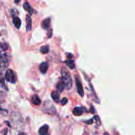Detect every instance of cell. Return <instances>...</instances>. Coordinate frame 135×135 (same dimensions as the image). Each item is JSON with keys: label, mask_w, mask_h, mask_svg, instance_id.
Returning <instances> with one entry per match:
<instances>
[{"label": "cell", "mask_w": 135, "mask_h": 135, "mask_svg": "<svg viewBox=\"0 0 135 135\" xmlns=\"http://www.w3.org/2000/svg\"><path fill=\"white\" fill-rule=\"evenodd\" d=\"M40 52L43 54H47V53L49 52V51H50V50H49V46H42V47H40Z\"/></svg>", "instance_id": "obj_17"}, {"label": "cell", "mask_w": 135, "mask_h": 135, "mask_svg": "<svg viewBox=\"0 0 135 135\" xmlns=\"http://www.w3.org/2000/svg\"><path fill=\"white\" fill-rule=\"evenodd\" d=\"M66 63V65L69 67L70 69H73L75 68V63H74V61L72 59H69V60H67L65 61Z\"/></svg>", "instance_id": "obj_16"}, {"label": "cell", "mask_w": 135, "mask_h": 135, "mask_svg": "<svg viewBox=\"0 0 135 135\" xmlns=\"http://www.w3.org/2000/svg\"><path fill=\"white\" fill-rule=\"evenodd\" d=\"M32 102L33 103V104L36 105H39L41 104V100L38 95L35 94L32 97Z\"/></svg>", "instance_id": "obj_12"}, {"label": "cell", "mask_w": 135, "mask_h": 135, "mask_svg": "<svg viewBox=\"0 0 135 135\" xmlns=\"http://www.w3.org/2000/svg\"><path fill=\"white\" fill-rule=\"evenodd\" d=\"M75 82H76V88H77V92L81 97L84 96V90H83V85H82L81 82L79 80V79L76 76H75Z\"/></svg>", "instance_id": "obj_5"}, {"label": "cell", "mask_w": 135, "mask_h": 135, "mask_svg": "<svg viewBox=\"0 0 135 135\" xmlns=\"http://www.w3.org/2000/svg\"><path fill=\"white\" fill-rule=\"evenodd\" d=\"M18 135H26V134H25V133H20Z\"/></svg>", "instance_id": "obj_21"}, {"label": "cell", "mask_w": 135, "mask_h": 135, "mask_svg": "<svg viewBox=\"0 0 135 135\" xmlns=\"http://www.w3.org/2000/svg\"><path fill=\"white\" fill-rule=\"evenodd\" d=\"M48 67L49 65L47 62H42V63H40V65L39 66L40 71L42 74H46L47 73V70H48Z\"/></svg>", "instance_id": "obj_7"}, {"label": "cell", "mask_w": 135, "mask_h": 135, "mask_svg": "<svg viewBox=\"0 0 135 135\" xmlns=\"http://www.w3.org/2000/svg\"><path fill=\"white\" fill-rule=\"evenodd\" d=\"M104 135H109V134H108V133H104Z\"/></svg>", "instance_id": "obj_22"}, {"label": "cell", "mask_w": 135, "mask_h": 135, "mask_svg": "<svg viewBox=\"0 0 135 135\" xmlns=\"http://www.w3.org/2000/svg\"><path fill=\"white\" fill-rule=\"evenodd\" d=\"M51 98H52L53 100H54L55 102H59L60 98H59V93H58L57 91H54V92H51Z\"/></svg>", "instance_id": "obj_14"}, {"label": "cell", "mask_w": 135, "mask_h": 135, "mask_svg": "<svg viewBox=\"0 0 135 135\" xmlns=\"http://www.w3.org/2000/svg\"><path fill=\"white\" fill-rule=\"evenodd\" d=\"M93 119H90V120H88V121H87V122H85L86 123H87V124H88V125H89V124H91L92 123V122H93Z\"/></svg>", "instance_id": "obj_20"}, {"label": "cell", "mask_w": 135, "mask_h": 135, "mask_svg": "<svg viewBox=\"0 0 135 135\" xmlns=\"http://www.w3.org/2000/svg\"><path fill=\"white\" fill-rule=\"evenodd\" d=\"M65 88V86L64 84H63L61 81L59 82V83H57V90L58 92H63V90H64Z\"/></svg>", "instance_id": "obj_15"}, {"label": "cell", "mask_w": 135, "mask_h": 135, "mask_svg": "<svg viewBox=\"0 0 135 135\" xmlns=\"http://www.w3.org/2000/svg\"><path fill=\"white\" fill-rule=\"evenodd\" d=\"M13 23L14 26H15L17 28H20L21 26V21L19 18V17H17V16H13Z\"/></svg>", "instance_id": "obj_8"}, {"label": "cell", "mask_w": 135, "mask_h": 135, "mask_svg": "<svg viewBox=\"0 0 135 135\" xmlns=\"http://www.w3.org/2000/svg\"><path fill=\"white\" fill-rule=\"evenodd\" d=\"M43 111L45 113L50 115H54L55 113V108L50 101H47L44 103L43 106Z\"/></svg>", "instance_id": "obj_3"}, {"label": "cell", "mask_w": 135, "mask_h": 135, "mask_svg": "<svg viewBox=\"0 0 135 135\" xmlns=\"http://www.w3.org/2000/svg\"><path fill=\"white\" fill-rule=\"evenodd\" d=\"M2 111H3V109H1V108H0V112H2Z\"/></svg>", "instance_id": "obj_23"}, {"label": "cell", "mask_w": 135, "mask_h": 135, "mask_svg": "<svg viewBox=\"0 0 135 135\" xmlns=\"http://www.w3.org/2000/svg\"><path fill=\"white\" fill-rule=\"evenodd\" d=\"M83 113V108H81V107H76V108H75V109H74L73 110V114L75 115V116L81 115Z\"/></svg>", "instance_id": "obj_13"}, {"label": "cell", "mask_w": 135, "mask_h": 135, "mask_svg": "<svg viewBox=\"0 0 135 135\" xmlns=\"http://www.w3.org/2000/svg\"><path fill=\"white\" fill-rule=\"evenodd\" d=\"M11 60V57L8 53H1L0 54V67L1 69H5L7 67Z\"/></svg>", "instance_id": "obj_2"}, {"label": "cell", "mask_w": 135, "mask_h": 135, "mask_svg": "<svg viewBox=\"0 0 135 135\" xmlns=\"http://www.w3.org/2000/svg\"><path fill=\"white\" fill-rule=\"evenodd\" d=\"M40 135H50L49 133V126L47 125H44L41 127L38 131Z\"/></svg>", "instance_id": "obj_6"}, {"label": "cell", "mask_w": 135, "mask_h": 135, "mask_svg": "<svg viewBox=\"0 0 135 135\" xmlns=\"http://www.w3.org/2000/svg\"><path fill=\"white\" fill-rule=\"evenodd\" d=\"M0 46H1V48H2L3 50H5L7 49V46L6 44H0Z\"/></svg>", "instance_id": "obj_19"}, {"label": "cell", "mask_w": 135, "mask_h": 135, "mask_svg": "<svg viewBox=\"0 0 135 135\" xmlns=\"http://www.w3.org/2000/svg\"><path fill=\"white\" fill-rule=\"evenodd\" d=\"M26 29L27 31H29V30L31 29L32 26V18L30 15H27L26 17Z\"/></svg>", "instance_id": "obj_9"}, {"label": "cell", "mask_w": 135, "mask_h": 135, "mask_svg": "<svg viewBox=\"0 0 135 135\" xmlns=\"http://www.w3.org/2000/svg\"><path fill=\"white\" fill-rule=\"evenodd\" d=\"M61 81L64 84L66 89L70 90L72 87L73 83L69 72L65 68L63 67L61 69Z\"/></svg>", "instance_id": "obj_1"}, {"label": "cell", "mask_w": 135, "mask_h": 135, "mask_svg": "<svg viewBox=\"0 0 135 135\" xmlns=\"http://www.w3.org/2000/svg\"><path fill=\"white\" fill-rule=\"evenodd\" d=\"M50 18H47L46 19L44 20L42 22V28L45 29V30H47L50 28Z\"/></svg>", "instance_id": "obj_11"}, {"label": "cell", "mask_w": 135, "mask_h": 135, "mask_svg": "<svg viewBox=\"0 0 135 135\" xmlns=\"http://www.w3.org/2000/svg\"><path fill=\"white\" fill-rule=\"evenodd\" d=\"M5 80L9 83H13V84H15L16 83L17 77H16L15 73L13 72V70L10 69H8L7 70L6 73H5Z\"/></svg>", "instance_id": "obj_4"}, {"label": "cell", "mask_w": 135, "mask_h": 135, "mask_svg": "<svg viewBox=\"0 0 135 135\" xmlns=\"http://www.w3.org/2000/svg\"><path fill=\"white\" fill-rule=\"evenodd\" d=\"M67 102H68V99L66 98H63L61 100V105H65L66 104H67Z\"/></svg>", "instance_id": "obj_18"}, {"label": "cell", "mask_w": 135, "mask_h": 135, "mask_svg": "<svg viewBox=\"0 0 135 135\" xmlns=\"http://www.w3.org/2000/svg\"><path fill=\"white\" fill-rule=\"evenodd\" d=\"M23 8L25 10L27 11L28 12L29 15H31L34 13V10H33L32 7L30 6V5L28 2H25V3L23 4Z\"/></svg>", "instance_id": "obj_10"}]
</instances>
